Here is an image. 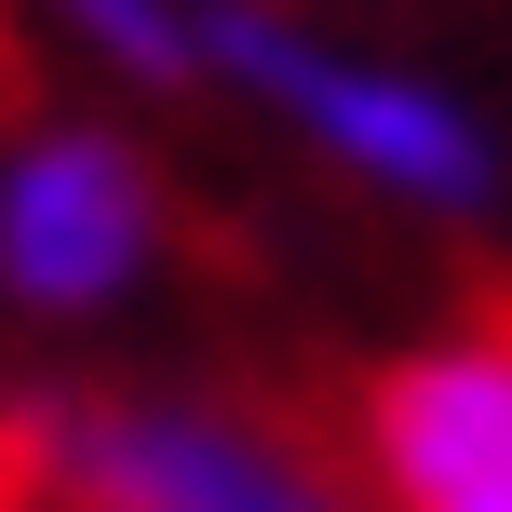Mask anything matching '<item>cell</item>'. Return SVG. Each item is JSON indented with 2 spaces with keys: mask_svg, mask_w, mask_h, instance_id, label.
Wrapping results in <instances>:
<instances>
[{
  "mask_svg": "<svg viewBox=\"0 0 512 512\" xmlns=\"http://www.w3.org/2000/svg\"><path fill=\"white\" fill-rule=\"evenodd\" d=\"M68 41H95L122 81H203V14L189 0H41Z\"/></svg>",
  "mask_w": 512,
  "mask_h": 512,
  "instance_id": "5",
  "label": "cell"
},
{
  "mask_svg": "<svg viewBox=\"0 0 512 512\" xmlns=\"http://www.w3.org/2000/svg\"><path fill=\"white\" fill-rule=\"evenodd\" d=\"M189 14H203V68L243 81V95H270L283 122H297L310 149H337L351 176L405 189V203H445V216H472L499 189V149H486V122H472L459 95H432V81H405V68H364V54H324L310 27L256 14V0H189Z\"/></svg>",
  "mask_w": 512,
  "mask_h": 512,
  "instance_id": "2",
  "label": "cell"
},
{
  "mask_svg": "<svg viewBox=\"0 0 512 512\" xmlns=\"http://www.w3.org/2000/svg\"><path fill=\"white\" fill-rule=\"evenodd\" d=\"M14 512H351L324 459L270 418L162 405V391H41L0 418Z\"/></svg>",
  "mask_w": 512,
  "mask_h": 512,
  "instance_id": "1",
  "label": "cell"
},
{
  "mask_svg": "<svg viewBox=\"0 0 512 512\" xmlns=\"http://www.w3.org/2000/svg\"><path fill=\"white\" fill-rule=\"evenodd\" d=\"M162 243V203H149V162L122 135H81V122H41L0 149V297L68 324V310H108Z\"/></svg>",
  "mask_w": 512,
  "mask_h": 512,
  "instance_id": "3",
  "label": "cell"
},
{
  "mask_svg": "<svg viewBox=\"0 0 512 512\" xmlns=\"http://www.w3.org/2000/svg\"><path fill=\"white\" fill-rule=\"evenodd\" d=\"M0 512H14V499H0Z\"/></svg>",
  "mask_w": 512,
  "mask_h": 512,
  "instance_id": "6",
  "label": "cell"
},
{
  "mask_svg": "<svg viewBox=\"0 0 512 512\" xmlns=\"http://www.w3.org/2000/svg\"><path fill=\"white\" fill-rule=\"evenodd\" d=\"M364 472L391 512H512V310L364 378Z\"/></svg>",
  "mask_w": 512,
  "mask_h": 512,
  "instance_id": "4",
  "label": "cell"
}]
</instances>
